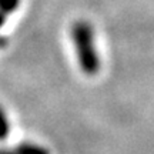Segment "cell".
I'll list each match as a JSON object with an SVG mask.
<instances>
[{
	"mask_svg": "<svg viewBox=\"0 0 154 154\" xmlns=\"http://www.w3.org/2000/svg\"><path fill=\"white\" fill-rule=\"evenodd\" d=\"M5 44H6V40H5V38H2V37H0V47H3Z\"/></svg>",
	"mask_w": 154,
	"mask_h": 154,
	"instance_id": "obj_7",
	"label": "cell"
},
{
	"mask_svg": "<svg viewBox=\"0 0 154 154\" xmlns=\"http://www.w3.org/2000/svg\"><path fill=\"white\" fill-rule=\"evenodd\" d=\"M70 37L76 50L77 63L87 76L97 74L101 66L99 50L94 44V30L86 20H77L70 27Z\"/></svg>",
	"mask_w": 154,
	"mask_h": 154,
	"instance_id": "obj_1",
	"label": "cell"
},
{
	"mask_svg": "<svg viewBox=\"0 0 154 154\" xmlns=\"http://www.w3.org/2000/svg\"><path fill=\"white\" fill-rule=\"evenodd\" d=\"M14 154H50V151L44 146L34 143H22L13 149Z\"/></svg>",
	"mask_w": 154,
	"mask_h": 154,
	"instance_id": "obj_2",
	"label": "cell"
},
{
	"mask_svg": "<svg viewBox=\"0 0 154 154\" xmlns=\"http://www.w3.org/2000/svg\"><path fill=\"white\" fill-rule=\"evenodd\" d=\"M20 5V0H0V11L3 14H10Z\"/></svg>",
	"mask_w": 154,
	"mask_h": 154,
	"instance_id": "obj_4",
	"label": "cell"
},
{
	"mask_svg": "<svg viewBox=\"0 0 154 154\" xmlns=\"http://www.w3.org/2000/svg\"><path fill=\"white\" fill-rule=\"evenodd\" d=\"M0 154H14L13 153V150H6V149H0Z\"/></svg>",
	"mask_w": 154,
	"mask_h": 154,
	"instance_id": "obj_6",
	"label": "cell"
},
{
	"mask_svg": "<svg viewBox=\"0 0 154 154\" xmlns=\"http://www.w3.org/2000/svg\"><path fill=\"white\" fill-rule=\"evenodd\" d=\"M5 20H6V14H3V13L0 11V27L5 24Z\"/></svg>",
	"mask_w": 154,
	"mask_h": 154,
	"instance_id": "obj_5",
	"label": "cell"
},
{
	"mask_svg": "<svg viewBox=\"0 0 154 154\" xmlns=\"http://www.w3.org/2000/svg\"><path fill=\"white\" fill-rule=\"evenodd\" d=\"M9 133H10V123L5 110L0 107V141H5L9 137Z\"/></svg>",
	"mask_w": 154,
	"mask_h": 154,
	"instance_id": "obj_3",
	"label": "cell"
}]
</instances>
